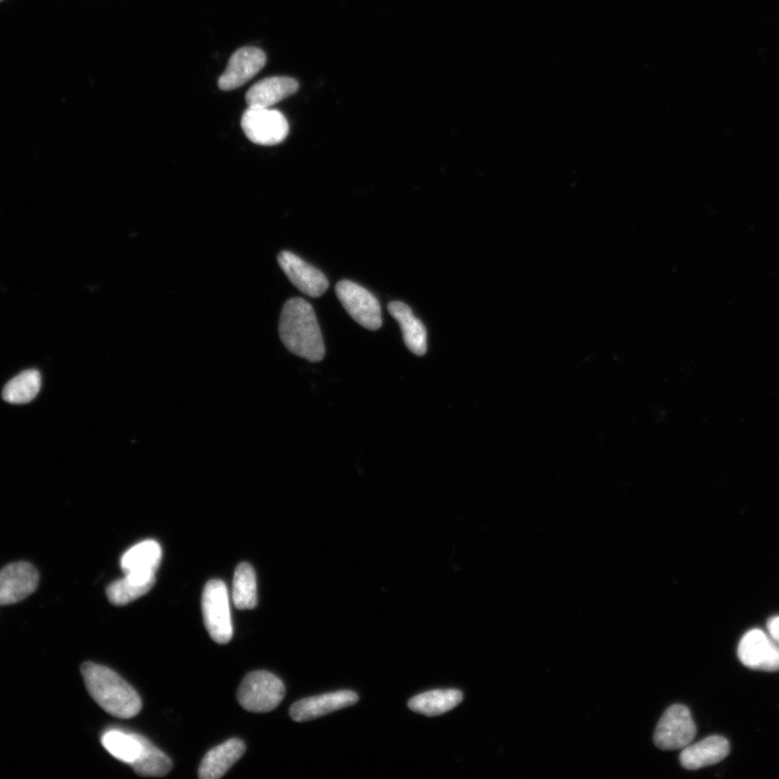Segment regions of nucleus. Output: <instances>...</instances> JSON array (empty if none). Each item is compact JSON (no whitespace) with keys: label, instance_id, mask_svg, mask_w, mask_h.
I'll return each instance as SVG.
<instances>
[{"label":"nucleus","instance_id":"a211bd4d","mask_svg":"<svg viewBox=\"0 0 779 779\" xmlns=\"http://www.w3.org/2000/svg\"><path fill=\"white\" fill-rule=\"evenodd\" d=\"M464 695L458 690H435L417 695L408 703L409 709L427 717H438L456 708Z\"/></svg>","mask_w":779,"mask_h":779},{"label":"nucleus","instance_id":"f8f14e48","mask_svg":"<svg viewBox=\"0 0 779 779\" xmlns=\"http://www.w3.org/2000/svg\"><path fill=\"white\" fill-rule=\"evenodd\" d=\"M277 260L289 281L301 293L318 298L326 292L328 288L326 276L305 260L290 252L281 253Z\"/></svg>","mask_w":779,"mask_h":779},{"label":"nucleus","instance_id":"f257e3e1","mask_svg":"<svg viewBox=\"0 0 779 779\" xmlns=\"http://www.w3.org/2000/svg\"><path fill=\"white\" fill-rule=\"evenodd\" d=\"M280 337L286 349L310 362H321L325 345L321 328L310 303L301 298L288 300L280 319Z\"/></svg>","mask_w":779,"mask_h":779},{"label":"nucleus","instance_id":"aec40b11","mask_svg":"<svg viewBox=\"0 0 779 779\" xmlns=\"http://www.w3.org/2000/svg\"><path fill=\"white\" fill-rule=\"evenodd\" d=\"M139 735V734H138ZM141 751L138 759L131 764L140 776L163 777L173 769V762L164 752L155 747L148 738L139 735Z\"/></svg>","mask_w":779,"mask_h":779},{"label":"nucleus","instance_id":"7ed1b4c3","mask_svg":"<svg viewBox=\"0 0 779 779\" xmlns=\"http://www.w3.org/2000/svg\"><path fill=\"white\" fill-rule=\"evenodd\" d=\"M286 695L283 681L268 671L249 673L237 691L241 706L250 712H270L279 706Z\"/></svg>","mask_w":779,"mask_h":779},{"label":"nucleus","instance_id":"20e7f679","mask_svg":"<svg viewBox=\"0 0 779 779\" xmlns=\"http://www.w3.org/2000/svg\"><path fill=\"white\" fill-rule=\"evenodd\" d=\"M202 610L205 627L211 639L227 644L233 637V626L229 604V592L220 579H211L204 588Z\"/></svg>","mask_w":779,"mask_h":779},{"label":"nucleus","instance_id":"f03ea898","mask_svg":"<svg viewBox=\"0 0 779 779\" xmlns=\"http://www.w3.org/2000/svg\"><path fill=\"white\" fill-rule=\"evenodd\" d=\"M82 675L95 702L108 714L121 719L136 717L142 708L137 691L112 669L85 663Z\"/></svg>","mask_w":779,"mask_h":779},{"label":"nucleus","instance_id":"9d476101","mask_svg":"<svg viewBox=\"0 0 779 779\" xmlns=\"http://www.w3.org/2000/svg\"><path fill=\"white\" fill-rule=\"evenodd\" d=\"M266 63V54L259 48L245 47L237 50L226 71L219 78V88L224 91L240 88L256 76Z\"/></svg>","mask_w":779,"mask_h":779},{"label":"nucleus","instance_id":"39448f33","mask_svg":"<svg viewBox=\"0 0 779 779\" xmlns=\"http://www.w3.org/2000/svg\"><path fill=\"white\" fill-rule=\"evenodd\" d=\"M696 733L690 709L684 705H673L659 720L654 743L662 750H678L691 745Z\"/></svg>","mask_w":779,"mask_h":779},{"label":"nucleus","instance_id":"423d86ee","mask_svg":"<svg viewBox=\"0 0 779 779\" xmlns=\"http://www.w3.org/2000/svg\"><path fill=\"white\" fill-rule=\"evenodd\" d=\"M242 128L250 141L264 147L282 143L289 131L285 116L270 108H248L242 117Z\"/></svg>","mask_w":779,"mask_h":779},{"label":"nucleus","instance_id":"b1692460","mask_svg":"<svg viewBox=\"0 0 779 779\" xmlns=\"http://www.w3.org/2000/svg\"><path fill=\"white\" fill-rule=\"evenodd\" d=\"M770 637L779 644V616L772 617L768 622Z\"/></svg>","mask_w":779,"mask_h":779},{"label":"nucleus","instance_id":"6e6552de","mask_svg":"<svg viewBox=\"0 0 779 779\" xmlns=\"http://www.w3.org/2000/svg\"><path fill=\"white\" fill-rule=\"evenodd\" d=\"M738 658L749 669L779 671V644L760 629L750 630L738 645Z\"/></svg>","mask_w":779,"mask_h":779},{"label":"nucleus","instance_id":"9b49d317","mask_svg":"<svg viewBox=\"0 0 779 779\" xmlns=\"http://www.w3.org/2000/svg\"><path fill=\"white\" fill-rule=\"evenodd\" d=\"M358 702V694L351 691H338L301 699L290 707L289 714L296 722H307L353 706Z\"/></svg>","mask_w":779,"mask_h":779},{"label":"nucleus","instance_id":"4468645a","mask_svg":"<svg viewBox=\"0 0 779 779\" xmlns=\"http://www.w3.org/2000/svg\"><path fill=\"white\" fill-rule=\"evenodd\" d=\"M246 746L239 738L229 739L204 757L198 776L202 779H218L226 774L245 754Z\"/></svg>","mask_w":779,"mask_h":779},{"label":"nucleus","instance_id":"5701e85b","mask_svg":"<svg viewBox=\"0 0 779 779\" xmlns=\"http://www.w3.org/2000/svg\"><path fill=\"white\" fill-rule=\"evenodd\" d=\"M42 387V376L35 369L11 379L3 390V399L10 404L32 402Z\"/></svg>","mask_w":779,"mask_h":779},{"label":"nucleus","instance_id":"1a4fd4ad","mask_svg":"<svg viewBox=\"0 0 779 779\" xmlns=\"http://www.w3.org/2000/svg\"><path fill=\"white\" fill-rule=\"evenodd\" d=\"M38 582V572L30 563L7 565L0 571V605L16 604L30 597Z\"/></svg>","mask_w":779,"mask_h":779},{"label":"nucleus","instance_id":"ddd939ff","mask_svg":"<svg viewBox=\"0 0 779 779\" xmlns=\"http://www.w3.org/2000/svg\"><path fill=\"white\" fill-rule=\"evenodd\" d=\"M730 754L728 739L722 736H710L695 745L684 748L680 762L684 769L696 771L715 765Z\"/></svg>","mask_w":779,"mask_h":779},{"label":"nucleus","instance_id":"2eb2a0df","mask_svg":"<svg viewBox=\"0 0 779 779\" xmlns=\"http://www.w3.org/2000/svg\"><path fill=\"white\" fill-rule=\"evenodd\" d=\"M299 84L290 77L263 79L250 88L246 95L249 108H270L272 105L296 94Z\"/></svg>","mask_w":779,"mask_h":779},{"label":"nucleus","instance_id":"4be33fe9","mask_svg":"<svg viewBox=\"0 0 779 779\" xmlns=\"http://www.w3.org/2000/svg\"><path fill=\"white\" fill-rule=\"evenodd\" d=\"M101 743L111 756L129 765L140 755L141 743L139 735L135 733L110 730L103 734Z\"/></svg>","mask_w":779,"mask_h":779},{"label":"nucleus","instance_id":"6ab92c4d","mask_svg":"<svg viewBox=\"0 0 779 779\" xmlns=\"http://www.w3.org/2000/svg\"><path fill=\"white\" fill-rule=\"evenodd\" d=\"M155 583V574H125V578L116 580L108 587L107 596L112 604L124 606L147 594Z\"/></svg>","mask_w":779,"mask_h":779},{"label":"nucleus","instance_id":"0eeeda50","mask_svg":"<svg viewBox=\"0 0 779 779\" xmlns=\"http://www.w3.org/2000/svg\"><path fill=\"white\" fill-rule=\"evenodd\" d=\"M336 292L343 308L356 323L369 330L381 327L380 303L367 289L351 281H341L337 284Z\"/></svg>","mask_w":779,"mask_h":779},{"label":"nucleus","instance_id":"dca6fc26","mask_svg":"<svg viewBox=\"0 0 779 779\" xmlns=\"http://www.w3.org/2000/svg\"><path fill=\"white\" fill-rule=\"evenodd\" d=\"M390 314L402 328L406 347L416 355L427 353V330L414 315L411 308L401 301H393L388 306Z\"/></svg>","mask_w":779,"mask_h":779},{"label":"nucleus","instance_id":"412c9836","mask_svg":"<svg viewBox=\"0 0 779 779\" xmlns=\"http://www.w3.org/2000/svg\"><path fill=\"white\" fill-rule=\"evenodd\" d=\"M233 602L237 610H254L258 604L257 576L254 567L241 563L233 580Z\"/></svg>","mask_w":779,"mask_h":779},{"label":"nucleus","instance_id":"f3484780","mask_svg":"<svg viewBox=\"0 0 779 779\" xmlns=\"http://www.w3.org/2000/svg\"><path fill=\"white\" fill-rule=\"evenodd\" d=\"M162 548L155 540H144L130 548L121 560L125 574H155L162 561Z\"/></svg>","mask_w":779,"mask_h":779}]
</instances>
